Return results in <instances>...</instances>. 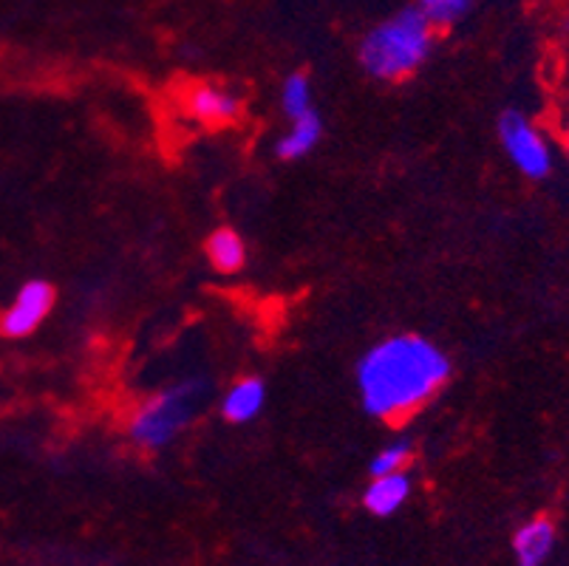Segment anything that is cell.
<instances>
[{
	"mask_svg": "<svg viewBox=\"0 0 569 566\" xmlns=\"http://www.w3.org/2000/svg\"><path fill=\"white\" fill-rule=\"evenodd\" d=\"M451 377V360L422 335L382 337L355 368L357 397L375 419L408 417L431 403Z\"/></svg>",
	"mask_w": 569,
	"mask_h": 566,
	"instance_id": "cell-1",
	"label": "cell"
},
{
	"mask_svg": "<svg viewBox=\"0 0 569 566\" xmlns=\"http://www.w3.org/2000/svg\"><path fill=\"white\" fill-rule=\"evenodd\" d=\"M433 51V23L408 7L380 20L357 46L360 69L377 82H402L417 75Z\"/></svg>",
	"mask_w": 569,
	"mask_h": 566,
	"instance_id": "cell-2",
	"label": "cell"
},
{
	"mask_svg": "<svg viewBox=\"0 0 569 566\" xmlns=\"http://www.w3.org/2000/svg\"><path fill=\"white\" fill-rule=\"evenodd\" d=\"M210 399V383L201 377L170 383L144 403H139L128 417V439L142 450H162L176 443L204 411Z\"/></svg>",
	"mask_w": 569,
	"mask_h": 566,
	"instance_id": "cell-3",
	"label": "cell"
},
{
	"mask_svg": "<svg viewBox=\"0 0 569 566\" xmlns=\"http://www.w3.org/2000/svg\"><path fill=\"white\" fill-rule=\"evenodd\" d=\"M499 142L507 159L527 179H547L552 173V145L530 117L521 111H505L499 117Z\"/></svg>",
	"mask_w": 569,
	"mask_h": 566,
	"instance_id": "cell-4",
	"label": "cell"
},
{
	"mask_svg": "<svg viewBox=\"0 0 569 566\" xmlns=\"http://www.w3.org/2000/svg\"><path fill=\"white\" fill-rule=\"evenodd\" d=\"M54 306V289L49 280H26L12 304L0 318V331L7 337H29L43 326Z\"/></svg>",
	"mask_w": 569,
	"mask_h": 566,
	"instance_id": "cell-5",
	"label": "cell"
},
{
	"mask_svg": "<svg viewBox=\"0 0 569 566\" xmlns=\"http://www.w3.org/2000/svg\"><path fill=\"white\" fill-rule=\"evenodd\" d=\"M244 111V102L232 88L216 86V82H199L184 97V113L193 122L207 125V128H224L232 125Z\"/></svg>",
	"mask_w": 569,
	"mask_h": 566,
	"instance_id": "cell-6",
	"label": "cell"
},
{
	"mask_svg": "<svg viewBox=\"0 0 569 566\" xmlns=\"http://www.w3.org/2000/svg\"><path fill=\"white\" fill-rule=\"evenodd\" d=\"M556 547V524L550 516H536L513 533L516 566H545Z\"/></svg>",
	"mask_w": 569,
	"mask_h": 566,
	"instance_id": "cell-7",
	"label": "cell"
},
{
	"mask_svg": "<svg viewBox=\"0 0 569 566\" xmlns=\"http://www.w3.org/2000/svg\"><path fill=\"white\" fill-rule=\"evenodd\" d=\"M411 476L408 470H400V474H382L371 476V481L363 490V507L377 518L395 516L397 510L406 507V502L411 498Z\"/></svg>",
	"mask_w": 569,
	"mask_h": 566,
	"instance_id": "cell-8",
	"label": "cell"
},
{
	"mask_svg": "<svg viewBox=\"0 0 569 566\" xmlns=\"http://www.w3.org/2000/svg\"><path fill=\"white\" fill-rule=\"evenodd\" d=\"M267 386L258 377H241L221 394V417L230 425H247L263 411Z\"/></svg>",
	"mask_w": 569,
	"mask_h": 566,
	"instance_id": "cell-9",
	"label": "cell"
},
{
	"mask_svg": "<svg viewBox=\"0 0 569 566\" xmlns=\"http://www.w3.org/2000/svg\"><path fill=\"white\" fill-rule=\"evenodd\" d=\"M320 139H323V119L318 111H312L307 117L289 119V128L276 142V153L283 162H298L318 148Z\"/></svg>",
	"mask_w": 569,
	"mask_h": 566,
	"instance_id": "cell-10",
	"label": "cell"
},
{
	"mask_svg": "<svg viewBox=\"0 0 569 566\" xmlns=\"http://www.w3.org/2000/svg\"><path fill=\"white\" fill-rule=\"evenodd\" d=\"M207 261L216 272L236 275L247 264V244L236 230H216L207 238Z\"/></svg>",
	"mask_w": 569,
	"mask_h": 566,
	"instance_id": "cell-11",
	"label": "cell"
},
{
	"mask_svg": "<svg viewBox=\"0 0 569 566\" xmlns=\"http://www.w3.org/2000/svg\"><path fill=\"white\" fill-rule=\"evenodd\" d=\"M281 111L287 119L307 117L315 111V91L309 75L295 71L281 82Z\"/></svg>",
	"mask_w": 569,
	"mask_h": 566,
	"instance_id": "cell-12",
	"label": "cell"
},
{
	"mask_svg": "<svg viewBox=\"0 0 569 566\" xmlns=\"http://www.w3.org/2000/svg\"><path fill=\"white\" fill-rule=\"evenodd\" d=\"M417 9L433 23V29L453 26L473 9V0H417Z\"/></svg>",
	"mask_w": 569,
	"mask_h": 566,
	"instance_id": "cell-13",
	"label": "cell"
},
{
	"mask_svg": "<svg viewBox=\"0 0 569 566\" xmlns=\"http://www.w3.org/2000/svg\"><path fill=\"white\" fill-rule=\"evenodd\" d=\"M411 459H413L411 439H397V443H391V445H386V448L377 450L375 459H371V465H369V474L371 476L400 474V470H406V467L411 465Z\"/></svg>",
	"mask_w": 569,
	"mask_h": 566,
	"instance_id": "cell-14",
	"label": "cell"
},
{
	"mask_svg": "<svg viewBox=\"0 0 569 566\" xmlns=\"http://www.w3.org/2000/svg\"><path fill=\"white\" fill-rule=\"evenodd\" d=\"M567 156H569V119H567Z\"/></svg>",
	"mask_w": 569,
	"mask_h": 566,
	"instance_id": "cell-15",
	"label": "cell"
},
{
	"mask_svg": "<svg viewBox=\"0 0 569 566\" xmlns=\"http://www.w3.org/2000/svg\"><path fill=\"white\" fill-rule=\"evenodd\" d=\"M567 31H569V18H567Z\"/></svg>",
	"mask_w": 569,
	"mask_h": 566,
	"instance_id": "cell-16",
	"label": "cell"
}]
</instances>
